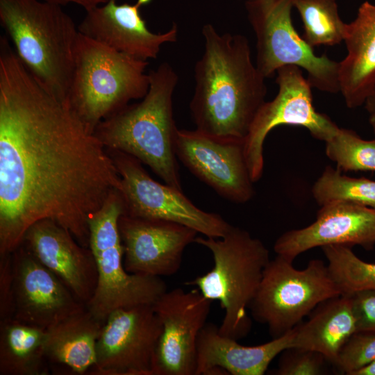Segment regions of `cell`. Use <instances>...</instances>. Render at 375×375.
I'll return each mask as SVG.
<instances>
[{"label": "cell", "mask_w": 375, "mask_h": 375, "mask_svg": "<svg viewBox=\"0 0 375 375\" xmlns=\"http://www.w3.org/2000/svg\"><path fill=\"white\" fill-rule=\"evenodd\" d=\"M326 142V154L344 172H375V139L365 140L355 131L339 128Z\"/></svg>", "instance_id": "83f0119b"}, {"label": "cell", "mask_w": 375, "mask_h": 375, "mask_svg": "<svg viewBox=\"0 0 375 375\" xmlns=\"http://www.w3.org/2000/svg\"><path fill=\"white\" fill-rule=\"evenodd\" d=\"M294 334L293 328L268 342L249 347L222 335L216 325L206 324L198 336L195 375H262L275 357L292 347Z\"/></svg>", "instance_id": "ffe728a7"}, {"label": "cell", "mask_w": 375, "mask_h": 375, "mask_svg": "<svg viewBox=\"0 0 375 375\" xmlns=\"http://www.w3.org/2000/svg\"><path fill=\"white\" fill-rule=\"evenodd\" d=\"M13 274L12 253L0 254V319L13 316Z\"/></svg>", "instance_id": "1f68e13d"}, {"label": "cell", "mask_w": 375, "mask_h": 375, "mask_svg": "<svg viewBox=\"0 0 375 375\" xmlns=\"http://www.w3.org/2000/svg\"><path fill=\"white\" fill-rule=\"evenodd\" d=\"M369 122L375 134V115H369Z\"/></svg>", "instance_id": "d590c367"}, {"label": "cell", "mask_w": 375, "mask_h": 375, "mask_svg": "<svg viewBox=\"0 0 375 375\" xmlns=\"http://www.w3.org/2000/svg\"><path fill=\"white\" fill-rule=\"evenodd\" d=\"M151 0H137L134 4H117L116 0L85 10L78 31L114 50L134 58L156 59L165 43L176 42V23L165 33H154L147 26L140 9Z\"/></svg>", "instance_id": "ac0fdd59"}, {"label": "cell", "mask_w": 375, "mask_h": 375, "mask_svg": "<svg viewBox=\"0 0 375 375\" xmlns=\"http://www.w3.org/2000/svg\"><path fill=\"white\" fill-rule=\"evenodd\" d=\"M52 3L58 4L60 6H64L69 3L77 4L85 10L92 8L104 4L110 0H43Z\"/></svg>", "instance_id": "d6a6232c"}, {"label": "cell", "mask_w": 375, "mask_h": 375, "mask_svg": "<svg viewBox=\"0 0 375 375\" xmlns=\"http://www.w3.org/2000/svg\"><path fill=\"white\" fill-rule=\"evenodd\" d=\"M312 192L321 206L344 201L375 208V181L364 177L351 178L330 166L316 181Z\"/></svg>", "instance_id": "484cf974"}, {"label": "cell", "mask_w": 375, "mask_h": 375, "mask_svg": "<svg viewBox=\"0 0 375 375\" xmlns=\"http://www.w3.org/2000/svg\"><path fill=\"white\" fill-rule=\"evenodd\" d=\"M346 57L339 62V81L347 106L365 103L375 86V5L364 1L345 26Z\"/></svg>", "instance_id": "44dd1931"}, {"label": "cell", "mask_w": 375, "mask_h": 375, "mask_svg": "<svg viewBox=\"0 0 375 375\" xmlns=\"http://www.w3.org/2000/svg\"><path fill=\"white\" fill-rule=\"evenodd\" d=\"M293 7L303 22L302 38L310 47L343 42L346 23L340 16L336 0H293Z\"/></svg>", "instance_id": "d4e9b609"}, {"label": "cell", "mask_w": 375, "mask_h": 375, "mask_svg": "<svg viewBox=\"0 0 375 375\" xmlns=\"http://www.w3.org/2000/svg\"><path fill=\"white\" fill-rule=\"evenodd\" d=\"M277 375H320L325 372L326 359L321 353L297 347H290L281 353Z\"/></svg>", "instance_id": "f546056e"}, {"label": "cell", "mask_w": 375, "mask_h": 375, "mask_svg": "<svg viewBox=\"0 0 375 375\" xmlns=\"http://www.w3.org/2000/svg\"><path fill=\"white\" fill-rule=\"evenodd\" d=\"M212 301L197 289L166 291L153 304L162 326L153 375H195L197 340Z\"/></svg>", "instance_id": "4fadbf2b"}, {"label": "cell", "mask_w": 375, "mask_h": 375, "mask_svg": "<svg viewBox=\"0 0 375 375\" xmlns=\"http://www.w3.org/2000/svg\"><path fill=\"white\" fill-rule=\"evenodd\" d=\"M326 245H375V208L344 201L322 206L310 225L287 231L275 242L276 255L293 262L309 249Z\"/></svg>", "instance_id": "e0dca14e"}, {"label": "cell", "mask_w": 375, "mask_h": 375, "mask_svg": "<svg viewBox=\"0 0 375 375\" xmlns=\"http://www.w3.org/2000/svg\"><path fill=\"white\" fill-rule=\"evenodd\" d=\"M345 294L351 299L356 332H375V290H363Z\"/></svg>", "instance_id": "4dcf8cb0"}, {"label": "cell", "mask_w": 375, "mask_h": 375, "mask_svg": "<svg viewBox=\"0 0 375 375\" xmlns=\"http://www.w3.org/2000/svg\"><path fill=\"white\" fill-rule=\"evenodd\" d=\"M292 263L279 255L270 260L249 307L273 339L293 329L322 302L342 294L322 260H311L301 270Z\"/></svg>", "instance_id": "ba28073f"}, {"label": "cell", "mask_w": 375, "mask_h": 375, "mask_svg": "<svg viewBox=\"0 0 375 375\" xmlns=\"http://www.w3.org/2000/svg\"><path fill=\"white\" fill-rule=\"evenodd\" d=\"M148 61L114 50L79 32L67 106L92 133L103 119L147 93Z\"/></svg>", "instance_id": "5b68a950"}, {"label": "cell", "mask_w": 375, "mask_h": 375, "mask_svg": "<svg viewBox=\"0 0 375 375\" xmlns=\"http://www.w3.org/2000/svg\"><path fill=\"white\" fill-rule=\"evenodd\" d=\"M123 262L131 274L171 276L181 267L185 248L198 233L185 225L124 213L118 222Z\"/></svg>", "instance_id": "2e32d148"}, {"label": "cell", "mask_w": 375, "mask_h": 375, "mask_svg": "<svg viewBox=\"0 0 375 375\" xmlns=\"http://www.w3.org/2000/svg\"><path fill=\"white\" fill-rule=\"evenodd\" d=\"M106 150L121 177L125 214L178 223L206 237L222 238L228 231L231 225L219 215L203 211L182 190L153 179L134 156Z\"/></svg>", "instance_id": "30bf717a"}, {"label": "cell", "mask_w": 375, "mask_h": 375, "mask_svg": "<svg viewBox=\"0 0 375 375\" xmlns=\"http://www.w3.org/2000/svg\"><path fill=\"white\" fill-rule=\"evenodd\" d=\"M115 190L121 177L106 147L1 36L0 254L43 219L89 247V220Z\"/></svg>", "instance_id": "6da1fadb"}, {"label": "cell", "mask_w": 375, "mask_h": 375, "mask_svg": "<svg viewBox=\"0 0 375 375\" xmlns=\"http://www.w3.org/2000/svg\"><path fill=\"white\" fill-rule=\"evenodd\" d=\"M12 318L47 330L85 305L23 244L12 252Z\"/></svg>", "instance_id": "9a60e30c"}, {"label": "cell", "mask_w": 375, "mask_h": 375, "mask_svg": "<svg viewBox=\"0 0 375 375\" xmlns=\"http://www.w3.org/2000/svg\"><path fill=\"white\" fill-rule=\"evenodd\" d=\"M364 104L369 115H375V86Z\"/></svg>", "instance_id": "836d02e7"}, {"label": "cell", "mask_w": 375, "mask_h": 375, "mask_svg": "<svg viewBox=\"0 0 375 375\" xmlns=\"http://www.w3.org/2000/svg\"><path fill=\"white\" fill-rule=\"evenodd\" d=\"M375 360V332L354 333L342 348L336 367L348 375Z\"/></svg>", "instance_id": "f1b7e54d"}, {"label": "cell", "mask_w": 375, "mask_h": 375, "mask_svg": "<svg viewBox=\"0 0 375 375\" xmlns=\"http://www.w3.org/2000/svg\"><path fill=\"white\" fill-rule=\"evenodd\" d=\"M149 75V88L142 101L102 120L94 134L106 149L134 156L165 183L182 190L174 148L178 129L172 106L178 77L167 62Z\"/></svg>", "instance_id": "3957f363"}, {"label": "cell", "mask_w": 375, "mask_h": 375, "mask_svg": "<svg viewBox=\"0 0 375 375\" xmlns=\"http://www.w3.org/2000/svg\"><path fill=\"white\" fill-rule=\"evenodd\" d=\"M353 375H375V360L356 372Z\"/></svg>", "instance_id": "e575fe53"}, {"label": "cell", "mask_w": 375, "mask_h": 375, "mask_svg": "<svg viewBox=\"0 0 375 375\" xmlns=\"http://www.w3.org/2000/svg\"><path fill=\"white\" fill-rule=\"evenodd\" d=\"M330 272L342 294L363 290H375V264L359 258L345 245L322 247Z\"/></svg>", "instance_id": "4316f807"}, {"label": "cell", "mask_w": 375, "mask_h": 375, "mask_svg": "<svg viewBox=\"0 0 375 375\" xmlns=\"http://www.w3.org/2000/svg\"><path fill=\"white\" fill-rule=\"evenodd\" d=\"M61 6L43 0H0V23L28 70L67 105L79 31Z\"/></svg>", "instance_id": "277c9868"}, {"label": "cell", "mask_w": 375, "mask_h": 375, "mask_svg": "<svg viewBox=\"0 0 375 375\" xmlns=\"http://www.w3.org/2000/svg\"><path fill=\"white\" fill-rule=\"evenodd\" d=\"M204 50L194 67L190 110L197 130L245 139L267 94L266 78L251 59L247 38L219 33L211 24L201 30Z\"/></svg>", "instance_id": "7a4b0ae2"}, {"label": "cell", "mask_w": 375, "mask_h": 375, "mask_svg": "<svg viewBox=\"0 0 375 375\" xmlns=\"http://www.w3.org/2000/svg\"><path fill=\"white\" fill-rule=\"evenodd\" d=\"M22 244L80 301L85 305L90 300L97 283L94 257L68 230L51 219H43L27 229Z\"/></svg>", "instance_id": "d6986e66"}, {"label": "cell", "mask_w": 375, "mask_h": 375, "mask_svg": "<svg viewBox=\"0 0 375 375\" xmlns=\"http://www.w3.org/2000/svg\"><path fill=\"white\" fill-rule=\"evenodd\" d=\"M162 333L153 305L120 308L106 319L91 375H153Z\"/></svg>", "instance_id": "7c38bea8"}, {"label": "cell", "mask_w": 375, "mask_h": 375, "mask_svg": "<svg viewBox=\"0 0 375 375\" xmlns=\"http://www.w3.org/2000/svg\"><path fill=\"white\" fill-rule=\"evenodd\" d=\"M46 330L14 318L0 323V375L48 374Z\"/></svg>", "instance_id": "cb8c5ba5"}, {"label": "cell", "mask_w": 375, "mask_h": 375, "mask_svg": "<svg viewBox=\"0 0 375 375\" xmlns=\"http://www.w3.org/2000/svg\"><path fill=\"white\" fill-rule=\"evenodd\" d=\"M175 153L183 164L224 199L239 203L254 195L244 153V139L178 129Z\"/></svg>", "instance_id": "5bb4252c"}, {"label": "cell", "mask_w": 375, "mask_h": 375, "mask_svg": "<svg viewBox=\"0 0 375 375\" xmlns=\"http://www.w3.org/2000/svg\"><path fill=\"white\" fill-rule=\"evenodd\" d=\"M276 74L278 92L272 101H265L260 108L244 139L245 158L253 183L262 175L263 144L274 127L283 124L302 126L312 137L324 142L339 129L328 116L314 108L312 86L300 67L283 66Z\"/></svg>", "instance_id": "8fae6325"}, {"label": "cell", "mask_w": 375, "mask_h": 375, "mask_svg": "<svg viewBox=\"0 0 375 375\" xmlns=\"http://www.w3.org/2000/svg\"><path fill=\"white\" fill-rule=\"evenodd\" d=\"M103 324L85 307L46 330L47 362L74 374H89L96 363L97 343Z\"/></svg>", "instance_id": "7402d4cb"}, {"label": "cell", "mask_w": 375, "mask_h": 375, "mask_svg": "<svg viewBox=\"0 0 375 375\" xmlns=\"http://www.w3.org/2000/svg\"><path fill=\"white\" fill-rule=\"evenodd\" d=\"M356 332L351 299L342 294L319 303L307 321L294 328L292 347L318 352L335 366L342 348Z\"/></svg>", "instance_id": "603a6c76"}, {"label": "cell", "mask_w": 375, "mask_h": 375, "mask_svg": "<svg viewBox=\"0 0 375 375\" xmlns=\"http://www.w3.org/2000/svg\"><path fill=\"white\" fill-rule=\"evenodd\" d=\"M194 242L210 250L214 265L206 274L185 284L196 286L206 298L220 303L224 315L219 333L238 340L250 330L247 309L270 260L269 250L261 240L233 226L222 238L197 237Z\"/></svg>", "instance_id": "8992f818"}, {"label": "cell", "mask_w": 375, "mask_h": 375, "mask_svg": "<svg viewBox=\"0 0 375 375\" xmlns=\"http://www.w3.org/2000/svg\"><path fill=\"white\" fill-rule=\"evenodd\" d=\"M249 22L256 37V65L265 78L286 65L308 73L312 88L340 92L339 62L326 54L317 56L296 31L292 21L293 0H247Z\"/></svg>", "instance_id": "9c48e42d"}, {"label": "cell", "mask_w": 375, "mask_h": 375, "mask_svg": "<svg viewBox=\"0 0 375 375\" xmlns=\"http://www.w3.org/2000/svg\"><path fill=\"white\" fill-rule=\"evenodd\" d=\"M125 211L123 194L115 190L89 220V247L95 260L97 283L85 307L103 323L114 310L153 305L167 290L160 277L126 270L118 227Z\"/></svg>", "instance_id": "52a82bcc"}]
</instances>
